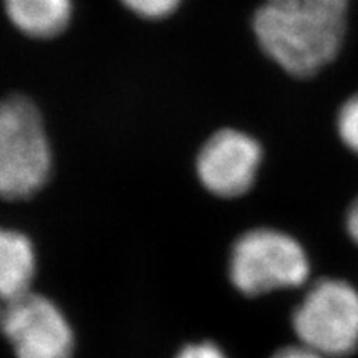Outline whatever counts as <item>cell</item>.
I'll return each mask as SVG.
<instances>
[{"label": "cell", "instance_id": "5b68a950", "mask_svg": "<svg viewBox=\"0 0 358 358\" xmlns=\"http://www.w3.org/2000/svg\"><path fill=\"white\" fill-rule=\"evenodd\" d=\"M15 358H70L73 332L52 301L25 294L3 306L2 325Z\"/></svg>", "mask_w": 358, "mask_h": 358}, {"label": "cell", "instance_id": "9c48e42d", "mask_svg": "<svg viewBox=\"0 0 358 358\" xmlns=\"http://www.w3.org/2000/svg\"><path fill=\"white\" fill-rule=\"evenodd\" d=\"M124 8L145 20H163L174 15L182 0H120Z\"/></svg>", "mask_w": 358, "mask_h": 358}, {"label": "cell", "instance_id": "ba28073f", "mask_svg": "<svg viewBox=\"0 0 358 358\" xmlns=\"http://www.w3.org/2000/svg\"><path fill=\"white\" fill-rule=\"evenodd\" d=\"M35 264V250L29 237L0 227V301L7 303L30 292Z\"/></svg>", "mask_w": 358, "mask_h": 358}, {"label": "cell", "instance_id": "52a82bcc", "mask_svg": "<svg viewBox=\"0 0 358 358\" xmlns=\"http://www.w3.org/2000/svg\"><path fill=\"white\" fill-rule=\"evenodd\" d=\"M3 12L13 29L35 40H52L69 29L73 0H2Z\"/></svg>", "mask_w": 358, "mask_h": 358}, {"label": "cell", "instance_id": "277c9868", "mask_svg": "<svg viewBox=\"0 0 358 358\" xmlns=\"http://www.w3.org/2000/svg\"><path fill=\"white\" fill-rule=\"evenodd\" d=\"M292 325L302 345L320 355H348L358 347V292L343 280L317 282L295 308Z\"/></svg>", "mask_w": 358, "mask_h": 358}, {"label": "cell", "instance_id": "7c38bea8", "mask_svg": "<svg viewBox=\"0 0 358 358\" xmlns=\"http://www.w3.org/2000/svg\"><path fill=\"white\" fill-rule=\"evenodd\" d=\"M271 358H327L324 355H320L319 352L312 350L306 345H299V347H285L279 350L277 353H274Z\"/></svg>", "mask_w": 358, "mask_h": 358}, {"label": "cell", "instance_id": "30bf717a", "mask_svg": "<svg viewBox=\"0 0 358 358\" xmlns=\"http://www.w3.org/2000/svg\"><path fill=\"white\" fill-rule=\"evenodd\" d=\"M337 129L343 145L358 155V93L348 98L340 108Z\"/></svg>", "mask_w": 358, "mask_h": 358}, {"label": "cell", "instance_id": "7a4b0ae2", "mask_svg": "<svg viewBox=\"0 0 358 358\" xmlns=\"http://www.w3.org/2000/svg\"><path fill=\"white\" fill-rule=\"evenodd\" d=\"M52 146L43 116L25 95L0 98V198H32L52 174Z\"/></svg>", "mask_w": 358, "mask_h": 358}, {"label": "cell", "instance_id": "3957f363", "mask_svg": "<svg viewBox=\"0 0 358 358\" xmlns=\"http://www.w3.org/2000/svg\"><path fill=\"white\" fill-rule=\"evenodd\" d=\"M229 275L239 292L250 297L302 285L308 259L302 245L284 232L254 229L236 241Z\"/></svg>", "mask_w": 358, "mask_h": 358}, {"label": "cell", "instance_id": "4fadbf2b", "mask_svg": "<svg viewBox=\"0 0 358 358\" xmlns=\"http://www.w3.org/2000/svg\"><path fill=\"white\" fill-rule=\"evenodd\" d=\"M347 229H348V234L352 236V239L358 244V198L355 199V203L352 204V208L348 209Z\"/></svg>", "mask_w": 358, "mask_h": 358}, {"label": "cell", "instance_id": "8fae6325", "mask_svg": "<svg viewBox=\"0 0 358 358\" xmlns=\"http://www.w3.org/2000/svg\"><path fill=\"white\" fill-rule=\"evenodd\" d=\"M176 358H227L217 345L211 342H201L187 345L179 352Z\"/></svg>", "mask_w": 358, "mask_h": 358}, {"label": "cell", "instance_id": "6da1fadb", "mask_svg": "<svg viewBox=\"0 0 358 358\" xmlns=\"http://www.w3.org/2000/svg\"><path fill=\"white\" fill-rule=\"evenodd\" d=\"M347 12L348 0H264L252 32L264 55L285 73L308 78L338 55Z\"/></svg>", "mask_w": 358, "mask_h": 358}, {"label": "cell", "instance_id": "5bb4252c", "mask_svg": "<svg viewBox=\"0 0 358 358\" xmlns=\"http://www.w3.org/2000/svg\"><path fill=\"white\" fill-rule=\"evenodd\" d=\"M0 302H2V301H0ZM2 317H3V307L0 306V325H2Z\"/></svg>", "mask_w": 358, "mask_h": 358}, {"label": "cell", "instance_id": "8992f818", "mask_svg": "<svg viewBox=\"0 0 358 358\" xmlns=\"http://www.w3.org/2000/svg\"><path fill=\"white\" fill-rule=\"evenodd\" d=\"M262 146L256 138L234 128L213 133L199 150L196 171L199 181L219 198H237L256 181Z\"/></svg>", "mask_w": 358, "mask_h": 358}]
</instances>
